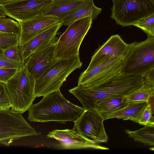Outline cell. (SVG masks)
<instances>
[{"mask_svg": "<svg viewBox=\"0 0 154 154\" xmlns=\"http://www.w3.org/2000/svg\"><path fill=\"white\" fill-rule=\"evenodd\" d=\"M0 105L11 106V100L5 84L0 82Z\"/></svg>", "mask_w": 154, "mask_h": 154, "instance_id": "obj_28", "label": "cell"}, {"mask_svg": "<svg viewBox=\"0 0 154 154\" xmlns=\"http://www.w3.org/2000/svg\"><path fill=\"white\" fill-rule=\"evenodd\" d=\"M10 106L5 105H0V110L8 108H11Z\"/></svg>", "mask_w": 154, "mask_h": 154, "instance_id": "obj_33", "label": "cell"}, {"mask_svg": "<svg viewBox=\"0 0 154 154\" xmlns=\"http://www.w3.org/2000/svg\"><path fill=\"white\" fill-rule=\"evenodd\" d=\"M2 51L0 49V54L2 53Z\"/></svg>", "mask_w": 154, "mask_h": 154, "instance_id": "obj_35", "label": "cell"}, {"mask_svg": "<svg viewBox=\"0 0 154 154\" xmlns=\"http://www.w3.org/2000/svg\"><path fill=\"white\" fill-rule=\"evenodd\" d=\"M143 85L142 77L121 74L92 87L81 85L68 90L81 103L85 110L95 109L97 105L112 97L126 96Z\"/></svg>", "mask_w": 154, "mask_h": 154, "instance_id": "obj_1", "label": "cell"}, {"mask_svg": "<svg viewBox=\"0 0 154 154\" xmlns=\"http://www.w3.org/2000/svg\"><path fill=\"white\" fill-rule=\"evenodd\" d=\"M63 25V22L55 24L32 38L23 45H19L23 62L31 54L53 41L57 32Z\"/></svg>", "mask_w": 154, "mask_h": 154, "instance_id": "obj_16", "label": "cell"}, {"mask_svg": "<svg viewBox=\"0 0 154 154\" xmlns=\"http://www.w3.org/2000/svg\"><path fill=\"white\" fill-rule=\"evenodd\" d=\"M21 0H0V6H4L14 3Z\"/></svg>", "mask_w": 154, "mask_h": 154, "instance_id": "obj_32", "label": "cell"}, {"mask_svg": "<svg viewBox=\"0 0 154 154\" xmlns=\"http://www.w3.org/2000/svg\"><path fill=\"white\" fill-rule=\"evenodd\" d=\"M102 10L94 5V0H85L79 9L61 20L63 25L68 26L77 20L88 17H91L93 20L96 19Z\"/></svg>", "mask_w": 154, "mask_h": 154, "instance_id": "obj_19", "label": "cell"}, {"mask_svg": "<svg viewBox=\"0 0 154 154\" xmlns=\"http://www.w3.org/2000/svg\"><path fill=\"white\" fill-rule=\"evenodd\" d=\"M123 57H112L87 68L80 74L78 85L92 87L110 80L120 74Z\"/></svg>", "mask_w": 154, "mask_h": 154, "instance_id": "obj_9", "label": "cell"}, {"mask_svg": "<svg viewBox=\"0 0 154 154\" xmlns=\"http://www.w3.org/2000/svg\"><path fill=\"white\" fill-rule=\"evenodd\" d=\"M22 114L10 108L0 110V145L8 146L18 139L39 135Z\"/></svg>", "mask_w": 154, "mask_h": 154, "instance_id": "obj_8", "label": "cell"}, {"mask_svg": "<svg viewBox=\"0 0 154 154\" xmlns=\"http://www.w3.org/2000/svg\"><path fill=\"white\" fill-rule=\"evenodd\" d=\"M1 33V32H0V33Z\"/></svg>", "mask_w": 154, "mask_h": 154, "instance_id": "obj_37", "label": "cell"}, {"mask_svg": "<svg viewBox=\"0 0 154 154\" xmlns=\"http://www.w3.org/2000/svg\"><path fill=\"white\" fill-rule=\"evenodd\" d=\"M56 45V42L52 41L32 53L24 61L23 64L35 80L58 60L55 56Z\"/></svg>", "mask_w": 154, "mask_h": 154, "instance_id": "obj_12", "label": "cell"}, {"mask_svg": "<svg viewBox=\"0 0 154 154\" xmlns=\"http://www.w3.org/2000/svg\"><path fill=\"white\" fill-rule=\"evenodd\" d=\"M125 132L128 137L135 141L146 145H154V125H148L136 130L126 129Z\"/></svg>", "mask_w": 154, "mask_h": 154, "instance_id": "obj_21", "label": "cell"}, {"mask_svg": "<svg viewBox=\"0 0 154 154\" xmlns=\"http://www.w3.org/2000/svg\"><path fill=\"white\" fill-rule=\"evenodd\" d=\"M35 81L23 64L5 84L12 111L23 113L29 109L36 97Z\"/></svg>", "mask_w": 154, "mask_h": 154, "instance_id": "obj_4", "label": "cell"}, {"mask_svg": "<svg viewBox=\"0 0 154 154\" xmlns=\"http://www.w3.org/2000/svg\"><path fill=\"white\" fill-rule=\"evenodd\" d=\"M48 138L54 139L60 143L61 149H64L92 148L108 150L109 148L88 140L73 128L71 129L55 130L48 134Z\"/></svg>", "mask_w": 154, "mask_h": 154, "instance_id": "obj_13", "label": "cell"}, {"mask_svg": "<svg viewBox=\"0 0 154 154\" xmlns=\"http://www.w3.org/2000/svg\"><path fill=\"white\" fill-rule=\"evenodd\" d=\"M128 45L119 35H112L96 50L87 68L111 57H124Z\"/></svg>", "mask_w": 154, "mask_h": 154, "instance_id": "obj_15", "label": "cell"}, {"mask_svg": "<svg viewBox=\"0 0 154 154\" xmlns=\"http://www.w3.org/2000/svg\"><path fill=\"white\" fill-rule=\"evenodd\" d=\"M133 26L141 29L147 36H154V14L140 20Z\"/></svg>", "mask_w": 154, "mask_h": 154, "instance_id": "obj_25", "label": "cell"}, {"mask_svg": "<svg viewBox=\"0 0 154 154\" xmlns=\"http://www.w3.org/2000/svg\"><path fill=\"white\" fill-rule=\"evenodd\" d=\"M115 0H112V2H114Z\"/></svg>", "mask_w": 154, "mask_h": 154, "instance_id": "obj_36", "label": "cell"}, {"mask_svg": "<svg viewBox=\"0 0 154 154\" xmlns=\"http://www.w3.org/2000/svg\"><path fill=\"white\" fill-rule=\"evenodd\" d=\"M0 56L5 57L16 62L20 67L23 65L19 45L12 46L7 49L2 51Z\"/></svg>", "mask_w": 154, "mask_h": 154, "instance_id": "obj_26", "label": "cell"}, {"mask_svg": "<svg viewBox=\"0 0 154 154\" xmlns=\"http://www.w3.org/2000/svg\"><path fill=\"white\" fill-rule=\"evenodd\" d=\"M104 121L102 116L96 109L86 110L74 122L73 128L92 143H106L108 137L104 128Z\"/></svg>", "mask_w": 154, "mask_h": 154, "instance_id": "obj_10", "label": "cell"}, {"mask_svg": "<svg viewBox=\"0 0 154 154\" xmlns=\"http://www.w3.org/2000/svg\"><path fill=\"white\" fill-rule=\"evenodd\" d=\"M153 108L151 103H148L142 112L137 123L143 125H154Z\"/></svg>", "mask_w": 154, "mask_h": 154, "instance_id": "obj_27", "label": "cell"}, {"mask_svg": "<svg viewBox=\"0 0 154 154\" xmlns=\"http://www.w3.org/2000/svg\"><path fill=\"white\" fill-rule=\"evenodd\" d=\"M53 0H21L0 6L3 13L20 24L38 15H43Z\"/></svg>", "mask_w": 154, "mask_h": 154, "instance_id": "obj_11", "label": "cell"}, {"mask_svg": "<svg viewBox=\"0 0 154 154\" xmlns=\"http://www.w3.org/2000/svg\"><path fill=\"white\" fill-rule=\"evenodd\" d=\"M0 17H6L5 15L3 13L1 8L0 7Z\"/></svg>", "mask_w": 154, "mask_h": 154, "instance_id": "obj_34", "label": "cell"}, {"mask_svg": "<svg viewBox=\"0 0 154 154\" xmlns=\"http://www.w3.org/2000/svg\"><path fill=\"white\" fill-rule=\"evenodd\" d=\"M154 68V36H147L145 40L128 44L123 57L120 74L143 77Z\"/></svg>", "mask_w": 154, "mask_h": 154, "instance_id": "obj_3", "label": "cell"}, {"mask_svg": "<svg viewBox=\"0 0 154 154\" xmlns=\"http://www.w3.org/2000/svg\"><path fill=\"white\" fill-rule=\"evenodd\" d=\"M18 69L15 68L0 69V82L6 84Z\"/></svg>", "mask_w": 154, "mask_h": 154, "instance_id": "obj_29", "label": "cell"}, {"mask_svg": "<svg viewBox=\"0 0 154 154\" xmlns=\"http://www.w3.org/2000/svg\"><path fill=\"white\" fill-rule=\"evenodd\" d=\"M20 67L16 62L0 56V69L15 68L19 69Z\"/></svg>", "mask_w": 154, "mask_h": 154, "instance_id": "obj_30", "label": "cell"}, {"mask_svg": "<svg viewBox=\"0 0 154 154\" xmlns=\"http://www.w3.org/2000/svg\"><path fill=\"white\" fill-rule=\"evenodd\" d=\"M85 110L83 107L72 103L63 96L60 90L43 97L39 102L28 110L27 117L31 122L55 121L64 124L74 122Z\"/></svg>", "mask_w": 154, "mask_h": 154, "instance_id": "obj_2", "label": "cell"}, {"mask_svg": "<svg viewBox=\"0 0 154 154\" xmlns=\"http://www.w3.org/2000/svg\"><path fill=\"white\" fill-rule=\"evenodd\" d=\"M0 32L14 33L20 36V24L10 18L0 17Z\"/></svg>", "mask_w": 154, "mask_h": 154, "instance_id": "obj_23", "label": "cell"}, {"mask_svg": "<svg viewBox=\"0 0 154 154\" xmlns=\"http://www.w3.org/2000/svg\"><path fill=\"white\" fill-rule=\"evenodd\" d=\"M113 3L110 17L122 27L133 26L154 14V0H116Z\"/></svg>", "mask_w": 154, "mask_h": 154, "instance_id": "obj_7", "label": "cell"}, {"mask_svg": "<svg viewBox=\"0 0 154 154\" xmlns=\"http://www.w3.org/2000/svg\"><path fill=\"white\" fill-rule=\"evenodd\" d=\"M93 19L88 17L77 20L68 26L56 42L55 54L58 59L77 56L84 37L91 26Z\"/></svg>", "mask_w": 154, "mask_h": 154, "instance_id": "obj_6", "label": "cell"}, {"mask_svg": "<svg viewBox=\"0 0 154 154\" xmlns=\"http://www.w3.org/2000/svg\"><path fill=\"white\" fill-rule=\"evenodd\" d=\"M85 0H53L44 15L55 17L61 20L79 9Z\"/></svg>", "mask_w": 154, "mask_h": 154, "instance_id": "obj_18", "label": "cell"}, {"mask_svg": "<svg viewBox=\"0 0 154 154\" xmlns=\"http://www.w3.org/2000/svg\"><path fill=\"white\" fill-rule=\"evenodd\" d=\"M143 78V85L154 87V68L146 72Z\"/></svg>", "mask_w": 154, "mask_h": 154, "instance_id": "obj_31", "label": "cell"}, {"mask_svg": "<svg viewBox=\"0 0 154 154\" xmlns=\"http://www.w3.org/2000/svg\"><path fill=\"white\" fill-rule=\"evenodd\" d=\"M148 103L147 101L128 102L123 108L102 116L104 120L117 118L125 120H129L137 123L142 112Z\"/></svg>", "mask_w": 154, "mask_h": 154, "instance_id": "obj_17", "label": "cell"}, {"mask_svg": "<svg viewBox=\"0 0 154 154\" xmlns=\"http://www.w3.org/2000/svg\"><path fill=\"white\" fill-rule=\"evenodd\" d=\"M61 21L57 17L43 14L22 23H20L21 33L19 45H23Z\"/></svg>", "mask_w": 154, "mask_h": 154, "instance_id": "obj_14", "label": "cell"}, {"mask_svg": "<svg viewBox=\"0 0 154 154\" xmlns=\"http://www.w3.org/2000/svg\"><path fill=\"white\" fill-rule=\"evenodd\" d=\"M82 65L79 55L58 59L35 80L36 97H44L60 90L69 75L76 69L80 68Z\"/></svg>", "mask_w": 154, "mask_h": 154, "instance_id": "obj_5", "label": "cell"}, {"mask_svg": "<svg viewBox=\"0 0 154 154\" xmlns=\"http://www.w3.org/2000/svg\"><path fill=\"white\" fill-rule=\"evenodd\" d=\"M127 96H117L107 98L99 103L96 108L102 115H104L120 110L128 104Z\"/></svg>", "mask_w": 154, "mask_h": 154, "instance_id": "obj_20", "label": "cell"}, {"mask_svg": "<svg viewBox=\"0 0 154 154\" xmlns=\"http://www.w3.org/2000/svg\"><path fill=\"white\" fill-rule=\"evenodd\" d=\"M154 96V87L143 85L127 96V102L147 101Z\"/></svg>", "mask_w": 154, "mask_h": 154, "instance_id": "obj_22", "label": "cell"}, {"mask_svg": "<svg viewBox=\"0 0 154 154\" xmlns=\"http://www.w3.org/2000/svg\"><path fill=\"white\" fill-rule=\"evenodd\" d=\"M20 36L8 33H0V49L2 51L19 44Z\"/></svg>", "mask_w": 154, "mask_h": 154, "instance_id": "obj_24", "label": "cell"}]
</instances>
